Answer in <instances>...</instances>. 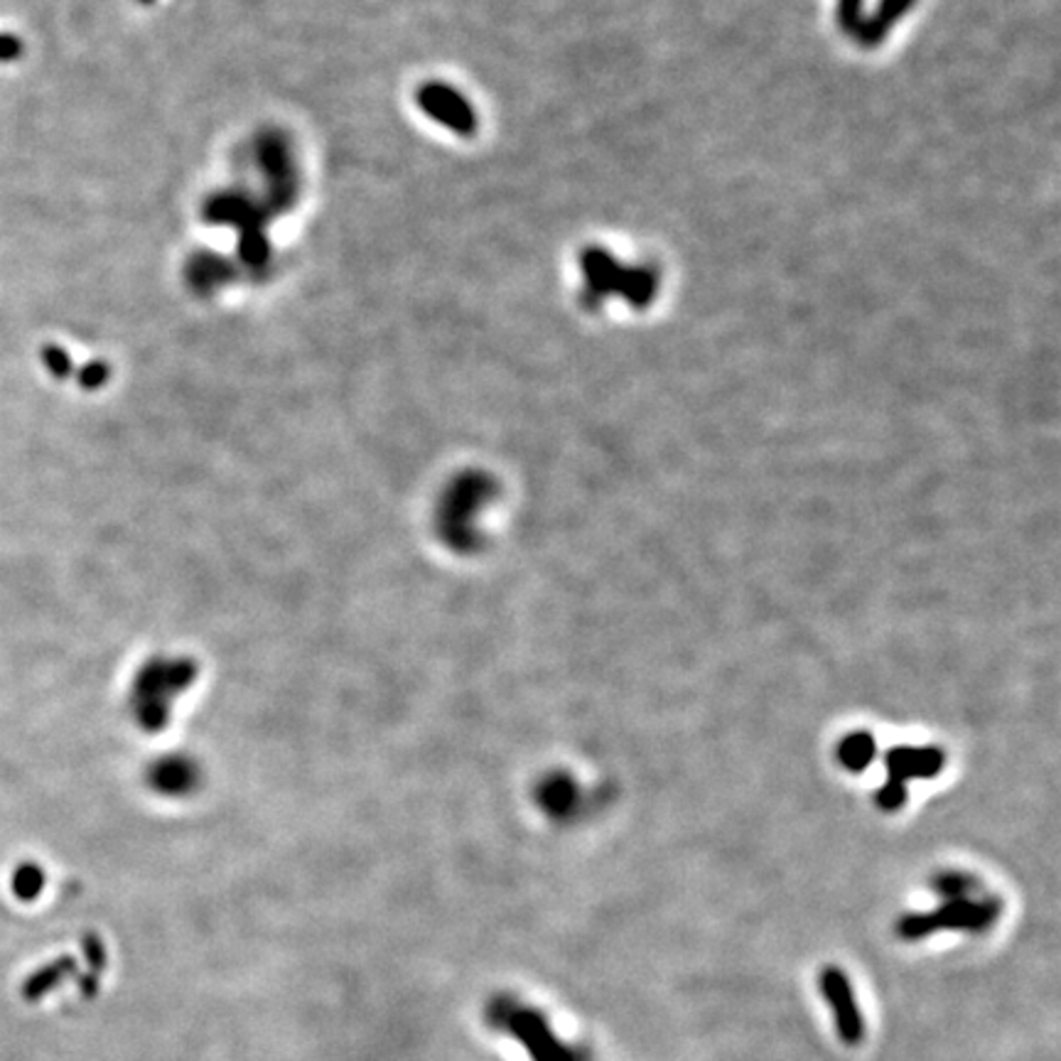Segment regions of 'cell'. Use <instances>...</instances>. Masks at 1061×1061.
Here are the masks:
<instances>
[{
	"label": "cell",
	"instance_id": "6da1fadb",
	"mask_svg": "<svg viewBox=\"0 0 1061 1061\" xmlns=\"http://www.w3.org/2000/svg\"><path fill=\"white\" fill-rule=\"evenodd\" d=\"M494 497V480L484 472H464L450 480L436 504V533L440 541L454 553H472L480 548V521Z\"/></svg>",
	"mask_w": 1061,
	"mask_h": 1061
},
{
	"label": "cell",
	"instance_id": "7a4b0ae2",
	"mask_svg": "<svg viewBox=\"0 0 1061 1061\" xmlns=\"http://www.w3.org/2000/svg\"><path fill=\"white\" fill-rule=\"evenodd\" d=\"M197 669L184 659H153L133 681V713L143 730H162L170 718V705L192 685Z\"/></svg>",
	"mask_w": 1061,
	"mask_h": 1061
},
{
	"label": "cell",
	"instance_id": "3957f363",
	"mask_svg": "<svg viewBox=\"0 0 1061 1061\" xmlns=\"http://www.w3.org/2000/svg\"><path fill=\"white\" fill-rule=\"evenodd\" d=\"M1002 912L998 897H963V900L941 902L931 914H904L897 921V937L904 941L927 939L937 931H971L983 934L995 924Z\"/></svg>",
	"mask_w": 1061,
	"mask_h": 1061
},
{
	"label": "cell",
	"instance_id": "277c9868",
	"mask_svg": "<svg viewBox=\"0 0 1061 1061\" xmlns=\"http://www.w3.org/2000/svg\"><path fill=\"white\" fill-rule=\"evenodd\" d=\"M947 757L934 744L917 748V744H897L894 750L884 754L888 767V781L878 794V807L882 811H897L907 801L909 781L931 779L941 772Z\"/></svg>",
	"mask_w": 1061,
	"mask_h": 1061
},
{
	"label": "cell",
	"instance_id": "5b68a950",
	"mask_svg": "<svg viewBox=\"0 0 1061 1061\" xmlns=\"http://www.w3.org/2000/svg\"><path fill=\"white\" fill-rule=\"evenodd\" d=\"M504 1030L521 1040L533 1061H590L582 1047H565L558 1040L553 1030L548 1028V1020L533 1008L517 1005L509 1014Z\"/></svg>",
	"mask_w": 1061,
	"mask_h": 1061
},
{
	"label": "cell",
	"instance_id": "8992f818",
	"mask_svg": "<svg viewBox=\"0 0 1061 1061\" xmlns=\"http://www.w3.org/2000/svg\"><path fill=\"white\" fill-rule=\"evenodd\" d=\"M819 988H821V995L828 1000V1005H831L833 1010L838 1037H841L845 1044H860L862 1037H865V1022H862V1014L858 1010V1002L853 995V988H850L848 975L841 971V968L828 965L819 975Z\"/></svg>",
	"mask_w": 1061,
	"mask_h": 1061
},
{
	"label": "cell",
	"instance_id": "52a82bcc",
	"mask_svg": "<svg viewBox=\"0 0 1061 1061\" xmlns=\"http://www.w3.org/2000/svg\"><path fill=\"white\" fill-rule=\"evenodd\" d=\"M418 107H421L430 119L448 126L454 133L472 136L477 131L474 109L462 99L458 89H450L446 84H426L418 91Z\"/></svg>",
	"mask_w": 1061,
	"mask_h": 1061
},
{
	"label": "cell",
	"instance_id": "ba28073f",
	"mask_svg": "<svg viewBox=\"0 0 1061 1061\" xmlns=\"http://www.w3.org/2000/svg\"><path fill=\"white\" fill-rule=\"evenodd\" d=\"M148 784L160 797L182 799L192 794L194 787L200 784V767L184 754L162 757V760L150 767Z\"/></svg>",
	"mask_w": 1061,
	"mask_h": 1061
},
{
	"label": "cell",
	"instance_id": "9c48e42d",
	"mask_svg": "<svg viewBox=\"0 0 1061 1061\" xmlns=\"http://www.w3.org/2000/svg\"><path fill=\"white\" fill-rule=\"evenodd\" d=\"M535 801H539L541 811H545L555 821L573 819L582 803V789L573 777L563 772L548 774L539 789H535Z\"/></svg>",
	"mask_w": 1061,
	"mask_h": 1061
},
{
	"label": "cell",
	"instance_id": "30bf717a",
	"mask_svg": "<svg viewBox=\"0 0 1061 1061\" xmlns=\"http://www.w3.org/2000/svg\"><path fill=\"white\" fill-rule=\"evenodd\" d=\"M878 754V744L870 732H850L838 744V762L848 772H862Z\"/></svg>",
	"mask_w": 1061,
	"mask_h": 1061
},
{
	"label": "cell",
	"instance_id": "8fae6325",
	"mask_svg": "<svg viewBox=\"0 0 1061 1061\" xmlns=\"http://www.w3.org/2000/svg\"><path fill=\"white\" fill-rule=\"evenodd\" d=\"M931 890H934V894L941 902H951V900H963V897H973V892L981 890V884H978L973 874L947 870L931 878Z\"/></svg>",
	"mask_w": 1061,
	"mask_h": 1061
},
{
	"label": "cell",
	"instance_id": "7c38bea8",
	"mask_svg": "<svg viewBox=\"0 0 1061 1061\" xmlns=\"http://www.w3.org/2000/svg\"><path fill=\"white\" fill-rule=\"evenodd\" d=\"M224 271H227L224 261H221V259H212V256H209V259L194 261L192 278H194L197 286L214 288V286H219L221 281H224V278H221V273H224Z\"/></svg>",
	"mask_w": 1061,
	"mask_h": 1061
},
{
	"label": "cell",
	"instance_id": "4fadbf2b",
	"mask_svg": "<svg viewBox=\"0 0 1061 1061\" xmlns=\"http://www.w3.org/2000/svg\"><path fill=\"white\" fill-rule=\"evenodd\" d=\"M138 3H143V6H150V3H153V0H138Z\"/></svg>",
	"mask_w": 1061,
	"mask_h": 1061
}]
</instances>
